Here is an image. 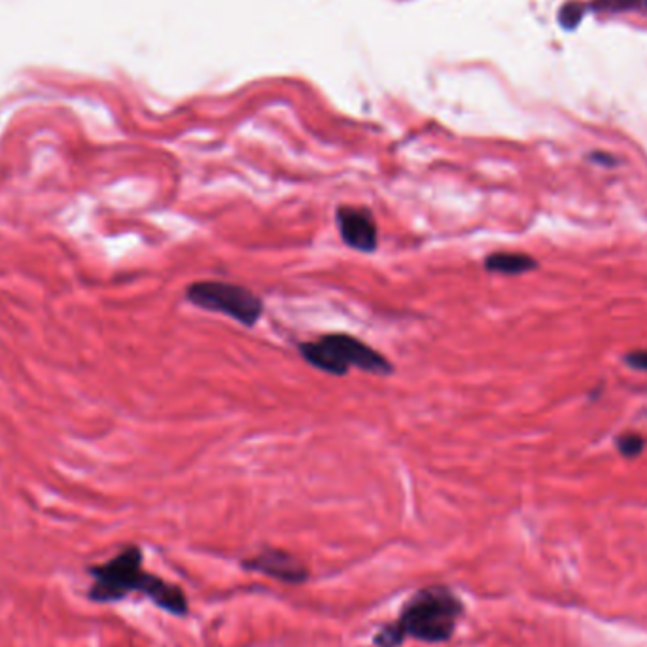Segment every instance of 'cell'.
I'll list each match as a JSON object with an SVG mask.
<instances>
[{
    "label": "cell",
    "instance_id": "8",
    "mask_svg": "<svg viewBox=\"0 0 647 647\" xmlns=\"http://www.w3.org/2000/svg\"><path fill=\"white\" fill-rule=\"evenodd\" d=\"M646 447V441L642 436L638 434H623L621 438L617 439V449L621 451V455L627 456V458H636V456L642 455Z\"/></svg>",
    "mask_w": 647,
    "mask_h": 647
},
{
    "label": "cell",
    "instance_id": "11",
    "mask_svg": "<svg viewBox=\"0 0 647 647\" xmlns=\"http://www.w3.org/2000/svg\"><path fill=\"white\" fill-rule=\"evenodd\" d=\"M625 362L632 369L647 371V350H634V352H629L627 358H625Z\"/></svg>",
    "mask_w": 647,
    "mask_h": 647
},
{
    "label": "cell",
    "instance_id": "1",
    "mask_svg": "<svg viewBox=\"0 0 647 647\" xmlns=\"http://www.w3.org/2000/svg\"><path fill=\"white\" fill-rule=\"evenodd\" d=\"M142 562L144 557L139 545H125L108 562L89 566V576L93 578L89 598L97 604H114L133 593H140L150 598L159 610L186 617L190 613L188 596L178 585L146 572Z\"/></svg>",
    "mask_w": 647,
    "mask_h": 647
},
{
    "label": "cell",
    "instance_id": "6",
    "mask_svg": "<svg viewBox=\"0 0 647 647\" xmlns=\"http://www.w3.org/2000/svg\"><path fill=\"white\" fill-rule=\"evenodd\" d=\"M246 570L258 572L267 578L279 579L282 583H305L309 579V568L303 560L282 551V549H263L262 553L243 562Z\"/></svg>",
    "mask_w": 647,
    "mask_h": 647
},
{
    "label": "cell",
    "instance_id": "9",
    "mask_svg": "<svg viewBox=\"0 0 647 647\" xmlns=\"http://www.w3.org/2000/svg\"><path fill=\"white\" fill-rule=\"evenodd\" d=\"M583 12L585 8L578 4V2H570L566 4L562 10H560V23L564 29H576L579 25V21L583 18Z\"/></svg>",
    "mask_w": 647,
    "mask_h": 647
},
{
    "label": "cell",
    "instance_id": "4",
    "mask_svg": "<svg viewBox=\"0 0 647 647\" xmlns=\"http://www.w3.org/2000/svg\"><path fill=\"white\" fill-rule=\"evenodd\" d=\"M186 299L209 313L229 316L254 328L263 316V301L250 288L224 280H197L186 288Z\"/></svg>",
    "mask_w": 647,
    "mask_h": 647
},
{
    "label": "cell",
    "instance_id": "3",
    "mask_svg": "<svg viewBox=\"0 0 647 647\" xmlns=\"http://www.w3.org/2000/svg\"><path fill=\"white\" fill-rule=\"evenodd\" d=\"M298 350L309 366L335 377L347 375L352 368L379 377L394 373L385 354L349 333H326L315 341L299 343Z\"/></svg>",
    "mask_w": 647,
    "mask_h": 647
},
{
    "label": "cell",
    "instance_id": "5",
    "mask_svg": "<svg viewBox=\"0 0 647 647\" xmlns=\"http://www.w3.org/2000/svg\"><path fill=\"white\" fill-rule=\"evenodd\" d=\"M335 222L343 243L349 248L364 254L377 250L379 228L371 210L354 205H339L335 209Z\"/></svg>",
    "mask_w": 647,
    "mask_h": 647
},
{
    "label": "cell",
    "instance_id": "2",
    "mask_svg": "<svg viewBox=\"0 0 647 647\" xmlns=\"http://www.w3.org/2000/svg\"><path fill=\"white\" fill-rule=\"evenodd\" d=\"M462 613L464 604L449 587H424L403 602L396 621L377 630L373 644L377 647H400L409 638L426 644L449 642Z\"/></svg>",
    "mask_w": 647,
    "mask_h": 647
},
{
    "label": "cell",
    "instance_id": "10",
    "mask_svg": "<svg viewBox=\"0 0 647 647\" xmlns=\"http://www.w3.org/2000/svg\"><path fill=\"white\" fill-rule=\"evenodd\" d=\"M638 0H596L595 6L602 8V10H610V12H623L629 10Z\"/></svg>",
    "mask_w": 647,
    "mask_h": 647
},
{
    "label": "cell",
    "instance_id": "7",
    "mask_svg": "<svg viewBox=\"0 0 647 647\" xmlns=\"http://www.w3.org/2000/svg\"><path fill=\"white\" fill-rule=\"evenodd\" d=\"M483 267L489 273L517 277V275H525L528 271H534L538 267V262L523 252H494L485 258Z\"/></svg>",
    "mask_w": 647,
    "mask_h": 647
}]
</instances>
